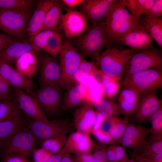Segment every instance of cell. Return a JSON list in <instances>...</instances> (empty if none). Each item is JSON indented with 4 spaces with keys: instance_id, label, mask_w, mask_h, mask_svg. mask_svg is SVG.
Masks as SVG:
<instances>
[{
    "instance_id": "6da1fadb",
    "label": "cell",
    "mask_w": 162,
    "mask_h": 162,
    "mask_svg": "<svg viewBox=\"0 0 162 162\" xmlns=\"http://www.w3.org/2000/svg\"><path fill=\"white\" fill-rule=\"evenodd\" d=\"M105 23L106 46L112 47L139 22L119 0L112 7Z\"/></svg>"
},
{
    "instance_id": "7a4b0ae2",
    "label": "cell",
    "mask_w": 162,
    "mask_h": 162,
    "mask_svg": "<svg viewBox=\"0 0 162 162\" xmlns=\"http://www.w3.org/2000/svg\"><path fill=\"white\" fill-rule=\"evenodd\" d=\"M139 52L130 49L111 47L104 52L97 60L101 73L118 81L125 75V69L129 59Z\"/></svg>"
},
{
    "instance_id": "3957f363",
    "label": "cell",
    "mask_w": 162,
    "mask_h": 162,
    "mask_svg": "<svg viewBox=\"0 0 162 162\" xmlns=\"http://www.w3.org/2000/svg\"><path fill=\"white\" fill-rule=\"evenodd\" d=\"M76 46L85 55L96 60L106 46L104 22L93 25L80 36L74 39Z\"/></svg>"
},
{
    "instance_id": "277c9868",
    "label": "cell",
    "mask_w": 162,
    "mask_h": 162,
    "mask_svg": "<svg viewBox=\"0 0 162 162\" xmlns=\"http://www.w3.org/2000/svg\"><path fill=\"white\" fill-rule=\"evenodd\" d=\"M59 54L61 74L60 86L68 90L76 83L74 75L80 64L85 59L68 40L62 42Z\"/></svg>"
},
{
    "instance_id": "5b68a950",
    "label": "cell",
    "mask_w": 162,
    "mask_h": 162,
    "mask_svg": "<svg viewBox=\"0 0 162 162\" xmlns=\"http://www.w3.org/2000/svg\"><path fill=\"white\" fill-rule=\"evenodd\" d=\"M35 140L29 128L22 125L0 145L5 155L18 154L28 157L35 150Z\"/></svg>"
},
{
    "instance_id": "8992f818",
    "label": "cell",
    "mask_w": 162,
    "mask_h": 162,
    "mask_svg": "<svg viewBox=\"0 0 162 162\" xmlns=\"http://www.w3.org/2000/svg\"><path fill=\"white\" fill-rule=\"evenodd\" d=\"M32 13L0 8V30L16 38L24 40L27 36L26 26Z\"/></svg>"
},
{
    "instance_id": "52a82bcc",
    "label": "cell",
    "mask_w": 162,
    "mask_h": 162,
    "mask_svg": "<svg viewBox=\"0 0 162 162\" xmlns=\"http://www.w3.org/2000/svg\"><path fill=\"white\" fill-rule=\"evenodd\" d=\"M122 87L131 88L140 94L162 87V71L155 69L125 76Z\"/></svg>"
},
{
    "instance_id": "ba28073f",
    "label": "cell",
    "mask_w": 162,
    "mask_h": 162,
    "mask_svg": "<svg viewBox=\"0 0 162 162\" xmlns=\"http://www.w3.org/2000/svg\"><path fill=\"white\" fill-rule=\"evenodd\" d=\"M150 69L162 71V50L154 46L134 54L126 64L125 76Z\"/></svg>"
},
{
    "instance_id": "9c48e42d",
    "label": "cell",
    "mask_w": 162,
    "mask_h": 162,
    "mask_svg": "<svg viewBox=\"0 0 162 162\" xmlns=\"http://www.w3.org/2000/svg\"><path fill=\"white\" fill-rule=\"evenodd\" d=\"M29 128L35 140L41 143L50 138L67 136L70 131L71 126L69 122L63 119L32 120L30 123Z\"/></svg>"
},
{
    "instance_id": "30bf717a",
    "label": "cell",
    "mask_w": 162,
    "mask_h": 162,
    "mask_svg": "<svg viewBox=\"0 0 162 162\" xmlns=\"http://www.w3.org/2000/svg\"><path fill=\"white\" fill-rule=\"evenodd\" d=\"M65 9L66 12L61 15L59 30L64 31L69 40L74 39L88 29L87 19L80 11L73 8Z\"/></svg>"
},
{
    "instance_id": "8fae6325",
    "label": "cell",
    "mask_w": 162,
    "mask_h": 162,
    "mask_svg": "<svg viewBox=\"0 0 162 162\" xmlns=\"http://www.w3.org/2000/svg\"><path fill=\"white\" fill-rule=\"evenodd\" d=\"M162 106L156 90H152L140 94L138 106L135 111L129 117V122L136 125L149 121L153 113Z\"/></svg>"
},
{
    "instance_id": "7c38bea8",
    "label": "cell",
    "mask_w": 162,
    "mask_h": 162,
    "mask_svg": "<svg viewBox=\"0 0 162 162\" xmlns=\"http://www.w3.org/2000/svg\"><path fill=\"white\" fill-rule=\"evenodd\" d=\"M154 41L143 26L138 22L122 37L117 44L128 46L130 49L140 52L153 47Z\"/></svg>"
},
{
    "instance_id": "4fadbf2b",
    "label": "cell",
    "mask_w": 162,
    "mask_h": 162,
    "mask_svg": "<svg viewBox=\"0 0 162 162\" xmlns=\"http://www.w3.org/2000/svg\"><path fill=\"white\" fill-rule=\"evenodd\" d=\"M119 0H87L80 5L81 12L93 25L106 18L114 5Z\"/></svg>"
},
{
    "instance_id": "5bb4252c",
    "label": "cell",
    "mask_w": 162,
    "mask_h": 162,
    "mask_svg": "<svg viewBox=\"0 0 162 162\" xmlns=\"http://www.w3.org/2000/svg\"><path fill=\"white\" fill-rule=\"evenodd\" d=\"M62 88L59 85L41 86L39 89L34 93L32 97L42 110L54 112L58 109L60 103Z\"/></svg>"
},
{
    "instance_id": "9a60e30c",
    "label": "cell",
    "mask_w": 162,
    "mask_h": 162,
    "mask_svg": "<svg viewBox=\"0 0 162 162\" xmlns=\"http://www.w3.org/2000/svg\"><path fill=\"white\" fill-rule=\"evenodd\" d=\"M150 134V128L129 122L122 138L121 144L140 154L143 151L147 137Z\"/></svg>"
},
{
    "instance_id": "2e32d148",
    "label": "cell",
    "mask_w": 162,
    "mask_h": 162,
    "mask_svg": "<svg viewBox=\"0 0 162 162\" xmlns=\"http://www.w3.org/2000/svg\"><path fill=\"white\" fill-rule=\"evenodd\" d=\"M14 94L19 107L33 120L46 121L48 120L42 109L32 96L22 90L15 87L14 89Z\"/></svg>"
},
{
    "instance_id": "e0dca14e",
    "label": "cell",
    "mask_w": 162,
    "mask_h": 162,
    "mask_svg": "<svg viewBox=\"0 0 162 162\" xmlns=\"http://www.w3.org/2000/svg\"><path fill=\"white\" fill-rule=\"evenodd\" d=\"M39 79L41 86H60L61 80L60 68L59 64L54 57L48 55L42 57Z\"/></svg>"
},
{
    "instance_id": "ac0fdd59",
    "label": "cell",
    "mask_w": 162,
    "mask_h": 162,
    "mask_svg": "<svg viewBox=\"0 0 162 162\" xmlns=\"http://www.w3.org/2000/svg\"><path fill=\"white\" fill-rule=\"evenodd\" d=\"M96 111L92 104L84 101L75 111L73 125L76 130L89 134H91L96 117Z\"/></svg>"
},
{
    "instance_id": "d6986e66",
    "label": "cell",
    "mask_w": 162,
    "mask_h": 162,
    "mask_svg": "<svg viewBox=\"0 0 162 162\" xmlns=\"http://www.w3.org/2000/svg\"><path fill=\"white\" fill-rule=\"evenodd\" d=\"M0 74L11 85L28 94L32 86L30 78L26 77L14 68L9 63L0 60Z\"/></svg>"
},
{
    "instance_id": "ffe728a7",
    "label": "cell",
    "mask_w": 162,
    "mask_h": 162,
    "mask_svg": "<svg viewBox=\"0 0 162 162\" xmlns=\"http://www.w3.org/2000/svg\"><path fill=\"white\" fill-rule=\"evenodd\" d=\"M54 0L37 1V7L26 26V32L29 37L41 32L46 14L54 3Z\"/></svg>"
},
{
    "instance_id": "44dd1931",
    "label": "cell",
    "mask_w": 162,
    "mask_h": 162,
    "mask_svg": "<svg viewBox=\"0 0 162 162\" xmlns=\"http://www.w3.org/2000/svg\"><path fill=\"white\" fill-rule=\"evenodd\" d=\"M89 134L77 130L72 133L67 138V150L74 154L92 153L94 144Z\"/></svg>"
},
{
    "instance_id": "7402d4cb",
    "label": "cell",
    "mask_w": 162,
    "mask_h": 162,
    "mask_svg": "<svg viewBox=\"0 0 162 162\" xmlns=\"http://www.w3.org/2000/svg\"><path fill=\"white\" fill-rule=\"evenodd\" d=\"M117 98L118 104L121 114L129 118L136 110L140 99V94L134 90L122 87Z\"/></svg>"
},
{
    "instance_id": "603a6c76",
    "label": "cell",
    "mask_w": 162,
    "mask_h": 162,
    "mask_svg": "<svg viewBox=\"0 0 162 162\" xmlns=\"http://www.w3.org/2000/svg\"><path fill=\"white\" fill-rule=\"evenodd\" d=\"M37 52L29 41L17 39L0 52V60L10 63L25 53Z\"/></svg>"
},
{
    "instance_id": "cb8c5ba5",
    "label": "cell",
    "mask_w": 162,
    "mask_h": 162,
    "mask_svg": "<svg viewBox=\"0 0 162 162\" xmlns=\"http://www.w3.org/2000/svg\"><path fill=\"white\" fill-rule=\"evenodd\" d=\"M36 52H26L15 61L16 69L21 74L29 78L35 75L38 69V60Z\"/></svg>"
},
{
    "instance_id": "d4e9b609",
    "label": "cell",
    "mask_w": 162,
    "mask_h": 162,
    "mask_svg": "<svg viewBox=\"0 0 162 162\" xmlns=\"http://www.w3.org/2000/svg\"><path fill=\"white\" fill-rule=\"evenodd\" d=\"M68 90L63 100V110L75 107L85 101V89L82 84L76 82Z\"/></svg>"
},
{
    "instance_id": "484cf974",
    "label": "cell",
    "mask_w": 162,
    "mask_h": 162,
    "mask_svg": "<svg viewBox=\"0 0 162 162\" xmlns=\"http://www.w3.org/2000/svg\"><path fill=\"white\" fill-rule=\"evenodd\" d=\"M95 110L105 118L118 117L121 115L118 104L112 98L103 96L91 103Z\"/></svg>"
},
{
    "instance_id": "4316f807",
    "label": "cell",
    "mask_w": 162,
    "mask_h": 162,
    "mask_svg": "<svg viewBox=\"0 0 162 162\" xmlns=\"http://www.w3.org/2000/svg\"><path fill=\"white\" fill-rule=\"evenodd\" d=\"M139 22L142 25L147 32L162 50V16L153 19L140 16Z\"/></svg>"
},
{
    "instance_id": "83f0119b",
    "label": "cell",
    "mask_w": 162,
    "mask_h": 162,
    "mask_svg": "<svg viewBox=\"0 0 162 162\" xmlns=\"http://www.w3.org/2000/svg\"><path fill=\"white\" fill-rule=\"evenodd\" d=\"M62 9L61 2L55 0L46 14L41 32L45 30L56 31L59 30Z\"/></svg>"
},
{
    "instance_id": "f1b7e54d",
    "label": "cell",
    "mask_w": 162,
    "mask_h": 162,
    "mask_svg": "<svg viewBox=\"0 0 162 162\" xmlns=\"http://www.w3.org/2000/svg\"><path fill=\"white\" fill-rule=\"evenodd\" d=\"M20 116L19 106L12 97L0 100V122Z\"/></svg>"
},
{
    "instance_id": "f546056e",
    "label": "cell",
    "mask_w": 162,
    "mask_h": 162,
    "mask_svg": "<svg viewBox=\"0 0 162 162\" xmlns=\"http://www.w3.org/2000/svg\"><path fill=\"white\" fill-rule=\"evenodd\" d=\"M149 121L151 125L150 134L146 141L162 139V106L153 113Z\"/></svg>"
},
{
    "instance_id": "4dcf8cb0",
    "label": "cell",
    "mask_w": 162,
    "mask_h": 162,
    "mask_svg": "<svg viewBox=\"0 0 162 162\" xmlns=\"http://www.w3.org/2000/svg\"><path fill=\"white\" fill-rule=\"evenodd\" d=\"M20 116L0 122V144L23 124Z\"/></svg>"
},
{
    "instance_id": "1f68e13d",
    "label": "cell",
    "mask_w": 162,
    "mask_h": 162,
    "mask_svg": "<svg viewBox=\"0 0 162 162\" xmlns=\"http://www.w3.org/2000/svg\"><path fill=\"white\" fill-rule=\"evenodd\" d=\"M34 1L32 0H0V8L17 11L31 10Z\"/></svg>"
},
{
    "instance_id": "d6a6232c",
    "label": "cell",
    "mask_w": 162,
    "mask_h": 162,
    "mask_svg": "<svg viewBox=\"0 0 162 162\" xmlns=\"http://www.w3.org/2000/svg\"><path fill=\"white\" fill-rule=\"evenodd\" d=\"M58 32L54 30H44L30 37L29 42L37 51L40 50H43L49 39Z\"/></svg>"
},
{
    "instance_id": "836d02e7",
    "label": "cell",
    "mask_w": 162,
    "mask_h": 162,
    "mask_svg": "<svg viewBox=\"0 0 162 162\" xmlns=\"http://www.w3.org/2000/svg\"><path fill=\"white\" fill-rule=\"evenodd\" d=\"M101 73L99 69L94 62H88L84 60L80 64L74 75L75 82L79 79L84 76H96Z\"/></svg>"
},
{
    "instance_id": "e575fe53",
    "label": "cell",
    "mask_w": 162,
    "mask_h": 162,
    "mask_svg": "<svg viewBox=\"0 0 162 162\" xmlns=\"http://www.w3.org/2000/svg\"><path fill=\"white\" fill-rule=\"evenodd\" d=\"M68 137L67 136L50 138L41 142V148L53 154L59 152L64 146Z\"/></svg>"
},
{
    "instance_id": "d590c367",
    "label": "cell",
    "mask_w": 162,
    "mask_h": 162,
    "mask_svg": "<svg viewBox=\"0 0 162 162\" xmlns=\"http://www.w3.org/2000/svg\"><path fill=\"white\" fill-rule=\"evenodd\" d=\"M129 118H118L110 131L109 134L115 142L121 143L122 138L129 123Z\"/></svg>"
},
{
    "instance_id": "8d00e7d4",
    "label": "cell",
    "mask_w": 162,
    "mask_h": 162,
    "mask_svg": "<svg viewBox=\"0 0 162 162\" xmlns=\"http://www.w3.org/2000/svg\"><path fill=\"white\" fill-rule=\"evenodd\" d=\"M62 37L58 32L57 34L50 38L43 50L50 56L56 57L59 54L62 46Z\"/></svg>"
},
{
    "instance_id": "74e56055",
    "label": "cell",
    "mask_w": 162,
    "mask_h": 162,
    "mask_svg": "<svg viewBox=\"0 0 162 162\" xmlns=\"http://www.w3.org/2000/svg\"><path fill=\"white\" fill-rule=\"evenodd\" d=\"M101 82L104 88V97L112 98L116 94L119 88L118 81L101 73Z\"/></svg>"
},
{
    "instance_id": "f35d334b",
    "label": "cell",
    "mask_w": 162,
    "mask_h": 162,
    "mask_svg": "<svg viewBox=\"0 0 162 162\" xmlns=\"http://www.w3.org/2000/svg\"><path fill=\"white\" fill-rule=\"evenodd\" d=\"M160 153H162V139L146 141L145 147L140 154L146 156Z\"/></svg>"
},
{
    "instance_id": "ab89813d",
    "label": "cell",
    "mask_w": 162,
    "mask_h": 162,
    "mask_svg": "<svg viewBox=\"0 0 162 162\" xmlns=\"http://www.w3.org/2000/svg\"><path fill=\"white\" fill-rule=\"evenodd\" d=\"M107 147V145L100 142L94 144L92 162H108L106 155Z\"/></svg>"
},
{
    "instance_id": "60d3db41",
    "label": "cell",
    "mask_w": 162,
    "mask_h": 162,
    "mask_svg": "<svg viewBox=\"0 0 162 162\" xmlns=\"http://www.w3.org/2000/svg\"><path fill=\"white\" fill-rule=\"evenodd\" d=\"M122 1L130 13L139 22L142 14L138 0H122Z\"/></svg>"
},
{
    "instance_id": "b9f144b4",
    "label": "cell",
    "mask_w": 162,
    "mask_h": 162,
    "mask_svg": "<svg viewBox=\"0 0 162 162\" xmlns=\"http://www.w3.org/2000/svg\"><path fill=\"white\" fill-rule=\"evenodd\" d=\"M147 19H153L162 16V0H154L152 7L142 16Z\"/></svg>"
},
{
    "instance_id": "7bdbcfd3",
    "label": "cell",
    "mask_w": 162,
    "mask_h": 162,
    "mask_svg": "<svg viewBox=\"0 0 162 162\" xmlns=\"http://www.w3.org/2000/svg\"><path fill=\"white\" fill-rule=\"evenodd\" d=\"M32 154L34 162H47L50 158L54 154L42 148L35 149Z\"/></svg>"
},
{
    "instance_id": "ee69618b",
    "label": "cell",
    "mask_w": 162,
    "mask_h": 162,
    "mask_svg": "<svg viewBox=\"0 0 162 162\" xmlns=\"http://www.w3.org/2000/svg\"><path fill=\"white\" fill-rule=\"evenodd\" d=\"M96 138L100 143L105 144H114L115 142L109 133L105 132L100 129L91 133Z\"/></svg>"
},
{
    "instance_id": "f6af8a7d",
    "label": "cell",
    "mask_w": 162,
    "mask_h": 162,
    "mask_svg": "<svg viewBox=\"0 0 162 162\" xmlns=\"http://www.w3.org/2000/svg\"><path fill=\"white\" fill-rule=\"evenodd\" d=\"M11 85L0 74V100L10 96Z\"/></svg>"
},
{
    "instance_id": "bcb514c9",
    "label": "cell",
    "mask_w": 162,
    "mask_h": 162,
    "mask_svg": "<svg viewBox=\"0 0 162 162\" xmlns=\"http://www.w3.org/2000/svg\"><path fill=\"white\" fill-rule=\"evenodd\" d=\"M27 157L18 154L6 155L1 162H31Z\"/></svg>"
},
{
    "instance_id": "7dc6e473",
    "label": "cell",
    "mask_w": 162,
    "mask_h": 162,
    "mask_svg": "<svg viewBox=\"0 0 162 162\" xmlns=\"http://www.w3.org/2000/svg\"><path fill=\"white\" fill-rule=\"evenodd\" d=\"M17 39L0 31V52Z\"/></svg>"
},
{
    "instance_id": "c3c4849f",
    "label": "cell",
    "mask_w": 162,
    "mask_h": 162,
    "mask_svg": "<svg viewBox=\"0 0 162 162\" xmlns=\"http://www.w3.org/2000/svg\"><path fill=\"white\" fill-rule=\"evenodd\" d=\"M116 161L123 160L128 158L125 149L123 146L118 145H112Z\"/></svg>"
},
{
    "instance_id": "681fc988",
    "label": "cell",
    "mask_w": 162,
    "mask_h": 162,
    "mask_svg": "<svg viewBox=\"0 0 162 162\" xmlns=\"http://www.w3.org/2000/svg\"><path fill=\"white\" fill-rule=\"evenodd\" d=\"M118 118V117H115L106 118L100 129L103 131L109 133Z\"/></svg>"
},
{
    "instance_id": "f907efd6",
    "label": "cell",
    "mask_w": 162,
    "mask_h": 162,
    "mask_svg": "<svg viewBox=\"0 0 162 162\" xmlns=\"http://www.w3.org/2000/svg\"><path fill=\"white\" fill-rule=\"evenodd\" d=\"M73 162H92V153L74 154L72 158Z\"/></svg>"
},
{
    "instance_id": "816d5d0a",
    "label": "cell",
    "mask_w": 162,
    "mask_h": 162,
    "mask_svg": "<svg viewBox=\"0 0 162 162\" xmlns=\"http://www.w3.org/2000/svg\"><path fill=\"white\" fill-rule=\"evenodd\" d=\"M96 115L95 121L93 124L91 134L99 129L103 122L105 119V118L101 113L95 110Z\"/></svg>"
},
{
    "instance_id": "f5cc1de1",
    "label": "cell",
    "mask_w": 162,
    "mask_h": 162,
    "mask_svg": "<svg viewBox=\"0 0 162 162\" xmlns=\"http://www.w3.org/2000/svg\"><path fill=\"white\" fill-rule=\"evenodd\" d=\"M142 14L147 12L153 6L154 0H138Z\"/></svg>"
},
{
    "instance_id": "db71d44e",
    "label": "cell",
    "mask_w": 162,
    "mask_h": 162,
    "mask_svg": "<svg viewBox=\"0 0 162 162\" xmlns=\"http://www.w3.org/2000/svg\"><path fill=\"white\" fill-rule=\"evenodd\" d=\"M129 154L131 159L134 162H150L148 160L140 154L133 151L130 152Z\"/></svg>"
},
{
    "instance_id": "11a10c76",
    "label": "cell",
    "mask_w": 162,
    "mask_h": 162,
    "mask_svg": "<svg viewBox=\"0 0 162 162\" xmlns=\"http://www.w3.org/2000/svg\"><path fill=\"white\" fill-rule=\"evenodd\" d=\"M84 0H62V1L69 8L73 9L74 8L79 6L84 2Z\"/></svg>"
},
{
    "instance_id": "9f6ffc18",
    "label": "cell",
    "mask_w": 162,
    "mask_h": 162,
    "mask_svg": "<svg viewBox=\"0 0 162 162\" xmlns=\"http://www.w3.org/2000/svg\"><path fill=\"white\" fill-rule=\"evenodd\" d=\"M106 155L108 162H116V160L112 145L107 147L106 151Z\"/></svg>"
},
{
    "instance_id": "6f0895ef",
    "label": "cell",
    "mask_w": 162,
    "mask_h": 162,
    "mask_svg": "<svg viewBox=\"0 0 162 162\" xmlns=\"http://www.w3.org/2000/svg\"><path fill=\"white\" fill-rule=\"evenodd\" d=\"M66 150L65 145L58 153L53 155L47 162H60L62 157Z\"/></svg>"
},
{
    "instance_id": "680465c9",
    "label": "cell",
    "mask_w": 162,
    "mask_h": 162,
    "mask_svg": "<svg viewBox=\"0 0 162 162\" xmlns=\"http://www.w3.org/2000/svg\"><path fill=\"white\" fill-rule=\"evenodd\" d=\"M143 156L149 160L153 162H162V153L150 155Z\"/></svg>"
},
{
    "instance_id": "91938a15",
    "label": "cell",
    "mask_w": 162,
    "mask_h": 162,
    "mask_svg": "<svg viewBox=\"0 0 162 162\" xmlns=\"http://www.w3.org/2000/svg\"><path fill=\"white\" fill-rule=\"evenodd\" d=\"M60 162H73L70 153L67 150H66L61 158Z\"/></svg>"
},
{
    "instance_id": "94428289",
    "label": "cell",
    "mask_w": 162,
    "mask_h": 162,
    "mask_svg": "<svg viewBox=\"0 0 162 162\" xmlns=\"http://www.w3.org/2000/svg\"><path fill=\"white\" fill-rule=\"evenodd\" d=\"M117 162H134L132 159H129L128 158L123 160L118 161Z\"/></svg>"
},
{
    "instance_id": "6125c7cd",
    "label": "cell",
    "mask_w": 162,
    "mask_h": 162,
    "mask_svg": "<svg viewBox=\"0 0 162 162\" xmlns=\"http://www.w3.org/2000/svg\"><path fill=\"white\" fill-rule=\"evenodd\" d=\"M149 161H150V162H152V161H150V160H149Z\"/></svg>"
}]
</instances>
